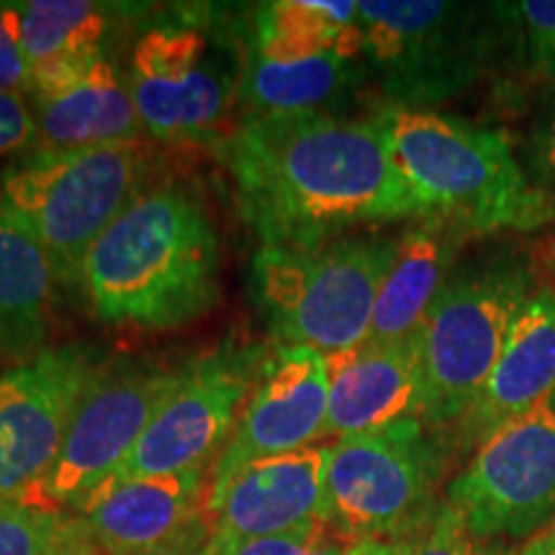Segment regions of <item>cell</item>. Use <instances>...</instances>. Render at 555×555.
<instances>
[{
	"label": "cell",
	"mask_w": 555,
	"mask_h": 555,
	"mask_svg": "<svg viewBox=\"0 0 555 555\" xmlns=\"http://www.w3.org/2000/svg\"><path fill=\"white\" fill-rule=\"evenodd\" d=\"M245 224L270 247H317L356 227L425 219L378 116L242 119L211 142Z\"/></svg>",
	"instance_id": "obj_1"
},
{
	"label": "cell",
	"mask_w": 555,
	"mask_h": 555,
	"mask_svg": "<svg viewBox=\"0 0 555 555\" xmlns=\"http://www.w3.org/2000/svg\"><path fill=\"white\" fill-rule=\"evenodd\" d=\"M90 314L106 327L172 332L221 298V240L198 193L150 185L90 247L78 275Z\"/></svg>",
	"instance_id": "obj_2"
},
{
	"label": "cell",
	"mask_w": 555,
	"mask_h": 555,
	"mask_svg": "<svg viewBox=\"0 0 555 555\" xmlns=\"http://www.w3.org/2000/svg\"><path fill=\"white\" fill-rule=\"evenodd\" d=\"M378 119L427 217H446L466 234L535 232L553 221V198L532 183L502 131L429 108L386 106Z\"/></svg>",
	"instance_id": "obj_3"
},
{
	"label": "cell",
	"mask_w": 555,
	"mask_h": 555,
	"mask_svg": "<svg viewBox=\"0 0 555 555\" xmlns=\"http://www.w3.org/2000/svg\"><path fill=\"white\" fill-rule=\"evenodd\" d=\"M150 185L142 139L37 150L0 176V214L37 242L60 286L75 288L90 247Z\"/></svg>",
	"instance_id": "obj_4"
},
{
	"label": "cell",
	"mask_w": 555,
	"mask_h": 555,
	"mask_svg": "<svg viewBox=\"0 0 555 555\" xmlns=\"http://www.w3.org/2000/svg\"><path fill=\"white\" fill-rule=\"evenodd\" d=\"M242 24L214 5L150 16L129 52L127 82L142 131L157 142H214L237 106Z\"/></svg>",
	"instance_id": "obj_5"
},
{
	"label": "cell",
	"mask_w": 555,
	"mask_h": 555,
	"mask_svg": "<svg viewBox=\"0 0 555 555\" xmlns=\"http://www.w3.org/2000/svg\"><path fill=\"white\" fill-rule=\"evenodd\" d=\"M399 240L343 237L317 247L260 245L249 288L270 337L324 358L363 345Z\"/></svg>",
	"instance_id": "obj_6"
},
{
	"label": "cell",
	"mask_w": 555,
	"mask_h": 555,
	"mask_svg": "<svg viewBox=\"0 0 555 555\" xmlns=\"http://www.w3.org/2000/svg\"><path fill=\"white\" fill-rule=\"evenodd\" d=\"M363 62L388 106L427 111L455 99L504 47L496 3L360 0Z\"/></svg>",
	"instance_id": "obj_7"
},
{
	"label": "cell",
	"mask_w": 555,
	"mask_h": 555,
	"mask_svg": "<svg viewBox=\"0 0 555 555\" xmlns=\"http://www.w3.org/2000/svg\"><path fill=\"white\" fill-rule=\"evenodd\" d=\"M535 291L532 270L512 258L476 262L448 278L416 332L425 378L422 422L433 433L455 429L466 416Z\"/></svg>",
	"instance_id": "obj_8"
},
{
	"label": "cell",
	"mask_w": 555,
	"mask_h": 555,
	"mask_svg": "<svg viewBox=\"0 0 555 555\" xmlns=\"http://www.w3.org/2000/svg\"><path fill=\"white\" fill-rule=\"evenodd\" d=\"M422 420L330 446L327 522L352 543L404 540L437 512L442 450Z\"/></svg>",
	"instance_id": "obj_9"
},
{
	"label": "cell",
	"mask_w": 555,
	"mask_h": 555,
	"mask_svg": "<svg viewBox=\"0 0 555 555\" xmlns=\"http://www.w3.org/2000/svg\"><path fill=\"white\" fill-rule=\"evenodd\" d=\"M183 367L185 363L163 365L144 358L103 360L75 406L57 461L21 502L78 509L124 466L178 388Z\"/></svg>",
	"instance_id": "obj_10"
},
{
	"label": "cell",
	"mask_w": 555,
	"mask_h": 555,
	"mask_svg": "<svg viewBox=\"0 0 555 555\" xmlns=\"http://www.w3.org/2000/svg\"><path fill=\"white\" fill-rule=\"evenodd\" d=\"M270 345L227 337L211 350L185 360L178 388L108 483L211 470L232 440Z\"/></svg>",
	"instance_id": "obj_11"
},
{
	"label": "cell",
	"mask_w": 555,
	"mask_h": 555,
	"mask_svg": "<svg viewBox=\"0 0 555 555\" xmlns=\"http://www.w3.org/2000/svg\"><path fill=\"white\" fill-rule=\"evenodd\" d=\"M446 502L481 540H525L555 522V393L496 427L450 478Z\"/></svg>",
	"instance_id": "obj_12"
},
{
	"label": "cell",
	"mask_w": 555,
	"mask_h": 555,
	"mask_svg": "<svg viewBox=\"0 0 555 555\" xmlns=\"http://www.w3.org/2000/svg\"><path fill=\"white\" fill-rule=\"evenodd\" d=\"M103 360L99 347L69 343L0 371V502L26 499L50 474L75 406Z\"/></svg>",
	"instance_id": "obj_13"
},
{
	"label": "cell",
	"mask_w": 555,
	"mask_h": 555,
	"mask_svg": "<svg viewBox=\"0 0 555 555\" xmlns=\"http://www.w3.org/2000/svg\"><path fill=\"white\" fill-rule=\"evenodd\" d=\"M327 358L311 347L270 345L232 440L211 468L204 515L217 509L221 494L242 468L266 457L322 446V440H327Z\"/></svg>",
	"instance_id": "obj_14"
},
{
	"label": "cell",
	"mask_w": 555,
	"mask_h": 555,
	"mask_svg": "<svg viewBox=\"0 0 555 555\" xmlns=\"http://www.w3.org/2000/svg\"><path fill=\"white\" fill-rule=\"evenodd\" d=\"M29 103L39 129V150L142 139L127 75L106 52L34 67Z\"/></svg>",
	"instance_id": "obj_15"
},
{
	"label": "cell",
	"mask_w": 555,
	"mask_h": 555,
	"mask_svg": "<svg viewBox=\"0 0 555 555\" xmlns=\"http://www.w3.org/2000/svg\"><path fill=\"white\" fill-rule=\"evenodd\" d=\"M327 466L330 446H311L242 468L208 515L214 530L240 545L330 525Z\"/></svg>",
	"instance_id": "obj_16"
},
{
	"label": "cell",
	"mask_w": 555,
	"mask_h": 555,
	"mask_svg": "<svg viewBox=\"0 0 555 555\" xmlns=\"http://www.w3.org/2000/svg\"><path fill=\"white\" fill-rule=\"evenodd\" d=\"M327 437H352L422 420L425 378L420 345H358L327 358Z\"/></svg>",
	"instance_id": "obj_17"
},
{
	"label": "cell",
	"mask_w": 555,
	"mask_h": 555,
	"mask_svg": "<svg viewBox=\"0 0 555 555\" xmlns=\"http://www.w3.org/2000/svg\"><path fill=\"white\" fill-rule=\"evenodd\" d=\"M208 478L211 470H183L106 483L73 515L99 553L142 555L204 512Z\"/></svg>",
	"instance_id": "obj_18"
},
{
	"label": "cell",
	"mask_w": 555,
	"mask_h": 555,
	"mask_svg": "<svg viewBox=\"0 0 555 555\" xmlns=\"http://www.w3.org/2000/svg\"><path fill=\"white\" fill-rule=\"evenodd\" d=\"M555 393V291L538 288L504 339L494 367L466 416L457 422L455 440L474 450L483 437L515 416L530 412Z\"/></svg>",
	"instance_id": "obj_19"
},
{
	"label": "cell",
	"mask_w": 555,
	"mask_h": 555,
	"mask_svg": "<svg viewBox=\"0 0 555 555\" xmlns=\"http://www.w3.org/2000/svg\"><path fill=\"white\" fill-rule=\"evenodd\" d=\"M466 237L446 217H425L399 237L397 255L380 283L365 345H401L414 339L453 268Z\"/></svg>",
	"instance_id": "obj_20"
},
{
	"label": "cell",
	"mask_w": 555,
	"mask_h": 555,
	"mask_svg": "<svg viewBox=\"0 0 555 555\" xmlns=\"http://www.w3.org/2000/svg\"><path fill=\"white\" fill-rule=\"evenodd\" d=\"M363 57L347 52H324L304 60H270L242 39V75L237 106L245 116L278 114H335L356 95L365 78Z\"/></svg>",
	"instance_id": "obj_21"
},
{
	"label": "cell",
	"mask_w": 555,
	"mask_h": 555,
	"mask_svg": "<svg viewBox=\"0 0 555 555\" xmlns=\"http://www.w3.org/2000/svg\"><path fill=\"white\" fill-rule=\"evenodd\" d=\"M60 278L29 234L0 214V367L47 350Z\"/></svg>",
	"instance_id": "obj_22"
},
{
	"label": "cell",
	"mask_w": 555,
	"mask_h": 555,
	"mask_svg": "<svg viewBox=\"0 0 555 555\" xmlns=\"http://www.w3.org/2000/svg\"><path fill=\"white\" fill-rule=\"evenodd\" d=\"M242 39L270 60H304L324 52H347L363 57V34L358 3L350 0H275L255 5Z\"/></svg>",
	"instance_id": "obj_23"
},
{
	"label": "cell",
	"mask_w": 555,
	"mask_h": 555,
	"mask_svg": "<svg viewBox=\"0 0 555 555\" xmlns=\"http://www.w3.org/2000/svg\"><path fill=\"white\" fill-rule=\"evenodd\" d=\"M21 47L34 67L106 52L121 5L90 0H24L9 3Z\"/></svg>",
	"instance_id": "obj_24"
},
{
	"label": "cell",
	"mask_w": 555,
	"mask_h": 555,
	"mask_svg": "<svg viewBox=\"0 0 555 555\" xmlns=\"http://www.w3.org/2000/svg\"><path fill=\"white\" fill-rule=\"evenodd\" d=\"M88 543L73 512L0 502V555H65Z\"/></svg>",
	"instance_id": "obj_25"
},
{
	"label": "cell",
	"mask_w": 555,
	"mask_h": 555,
	"mask_svg": "<svg viewBox=\"0 0 555 555\" xmlns=\"http://www.w3.org/2000/svg\"><path fill=\"white\" fill-rule=\"evenodd\" d=\"M504 44L532 80L555 86V0L496 3Z\"/></svg>",
	"instance_id": "obj_26"
},
{
	"label": "cell",
	"mask_w": 555,
	"mask_h": 555,
	"mask_svg": "<svg viewBox=\"0 0 555 555\" xmlns=\"http://www.w3.org/2000/svg\"><path fill=\"white\" fill-rule=\"evenodd\" d=\"M409 555H522L504 553L491 540L476 538L448 502L437 506L433 519L412 535Z\"/></svg>",
	"instance_id": "obj_27"
},
{
	"label": "cell",
	"mask_w": 555,
	"mask_h": 555,
	"mask_svg": "<svg viewBox=\"0 0 555 555\" xmlns=\"http://www.w3.org/2000/svg\"><path fill=\"white\" fill-rule=\"evenodd\" d=\"M352 545L356 543L339 535L332 525H314L283 535L247 540L237 545L234 555H347Z\"/></svg>",
	"instance_id": "obj_28"
},
{
	"label": "cell",
	"mask_w": 555,
	"mask_h": 555,
	"mask_svg": "<svg viewBox=\"0 0 555 555\" xmlns=\"http://www.w3.org/2000/svg\"><path fill=\"white\" fill-rule=\"evenodd\" d=\"M39 150V129L26 95L0 93V157L18 159Z\"/></svg>",
	"instance_id": "obj_29"
},
{
	"label": "cell",
	"mask_w": 555,
	"mask_h": 555,
	"mask_svg": "<svg viewBox=\"0 0 555 555\" xmlns=\"http://www.w3.org/2000/svg\"><path fill=\"white\" fill-rule=\"evenodd\" d=\"M34 88V69L21 47L16 24L9 3H0V93H16L29 99Z\"/></svg>",
	"instance_id": "obj_30"
},
{
	"label": "cell",
	"mask_w": 555,
	"mask_h": 555,
	"mask_svg": "<svg viewBox=\"0 0 555 555\" xmlns=\"http://www.w3.org/2000/svg\"><path fill=\"white\" fill-rule=\"evenodd\" d=\"M237 543L214 530L204 512L189 519L178 532L142 555H234Z\"/></svg>",
	"instance_id": "obj_31"
},
{
	"label": "cell",
	"mask_w": 555,
	"mask_h": 555,
	"mask_svg": "<svg viewBox=\"0 0 555 555\" xmlns=\"http://www.w3.org/2000/svg\"><path fill=\"white\" fill-rule=\"evenodd\" d=\"M535 159H538V170L543 172L547 185H551L555 193V111L543 121V127L538 129Z\"/></svg>",
	"instance_id": "obj_32"
},
{
	"label": "cell",
	"mask_w": 555,
	"mask_h": 555,
	"mask_svg": "<svg viewBox=\"0 0 555 555\" xmlns=\"http://www.w3.org/2000/svg\"><path fill=\"white\" fill-rule=\"evenodd\" d=\"M412 538L404 540H358L347 555H409Z\"/></svg>",
	"instance_id": "obj_33"
},
{
	"label": "cell",
	"mask_w": 555,
	"mask_h": 555,
	"mask_svg": "<svg viewBox=\"0 0 555 555\" xmlns=\"http://www.w3.org/2000/svg\"><path fill=\"white\" fill-rule=\"evenodd\" d=\"M522 555H555V532H547V535L535 540L532 547L522 551Z\"/></svg>",
	"instance_id": "obj_34"
},
{
	"label": "cell",
	"mask_w": 555,
	"mask_h": 555,
	"mask_svg": "<svg viewBox=\"0 0 555 555\" xmlns=\"http://www.w3.org/2000/svg\"><path fill=\"white\" fill-rule=\"evenodd\" d=\"M65 555H103V553L95 551V547L90 545V543H82L78 547H73V551H67Z\"/></svg>",
	"instance_id": "obj_35"
}]
</instances>
